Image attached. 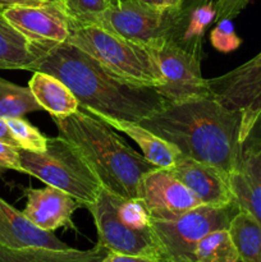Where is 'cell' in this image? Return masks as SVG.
<instances>
[{
  "label": "cell",
  "instance_id": "cell-14",
  "mask_svg": "<svg viewBox=\"0 0 261 262\" xmlns=\"http://www.w3.org/2000/svg\"><path fill=\"white\" fill-rule=\"evenodd\" d=\"M27 199L23 214L40 229L54 232L59 228H74L72 216L82 205L66 192L46 186L45 188H25Z\"/></svg>",
  "mask_w": 261,
  "mask_h": 262
},
{
  "label": "cell",
  "instance_id": "cell-10",
  "mask_svg": "<svg viewBox=\"0 0 261 262\" xmlns=\"http://www.w3.org/2000/svg\"><path fill=\"white\" fill-rule=\"evenodd\" d=\"M164 83L155 89L166 101H184L211 96L209 81L202 76L201 59L169 41L153 48Z\"/></svg>",
  "mask_w": 261,
  "mask_h": 262
},
{
  "label": "cell",
  "instance_id": "cell-15",
  "mask_svg": "<svg viewBox=\"0 0 261 262\" xmlns=\"http://www.w3.org/2000/svg\"><path fill=\"white\" fill-rule=\"evenodd\" d=\"M235 205L261 223V142L250 137L243 145L237 168L229 174Z\"/></svg>",
  "mask_w": 261,
  "mask_h": 262
},
{
  "label": "cell",
  "instance_id": "cell-21",
  "mask_svg": "<svg viewBox=\"0 0 261 262\" xmlns=\"http://www.w3.org/2000/svg\"><path fill=\"white\" fill-rule=\"evenodd\" d=\"M109 252L96 245L90 250H53L44 247H30L12 250L0 246V262H101Z\"/></svg>",
  "mask_w": 261,
  "mask_h": 262
},
{
  "label": "cell",
  "instance_id": "cell-3",
  "mask_svg": "<svg viewBox=\"0 0 261 262\" xmlns=\"http://www.w3.org/2000/svg\"><path fill=\"white\" fill-rule=\"evenodd\" d=\"M53 119L60 135L83 154L105 191L123 199H141V181L159 166L127 145L114 128L86 110Z\"/></svg>",
  "mask_w": 261,
  "mask_h": 262
},
{
  "label": "cell",
  "instance_id": "cell-8",
  "mask_svg": "<svg viewBox=\"0 0 261 262\" xmlns=\"http://www.w3.org/2000/svg\"><path fill=\"white\" fill-rule=\"evenodd\" d=\"M207 81L215 99L241 113L240 142L245 145L261 113V51L232 71Z\"/></svg>",
  "mask_w": 261,
  "mask_h": 262
},
{
  "label": "cell",
  "instance_id": "cell-26",
  "mask_svg": "<svg viewBox=\"0 0 261 262\" xmlns=\"http://www.w3.org/2000/svg\"><path fill=\"white\" fill-rule=\"evenodd\" d=\"M7 120L10 132L14 136L19 148L32 152H42L48 146V137L42 135L35 125L23 118H9Z\"/></svg>",
  "mask_w": 261,
  "mask_h": 262
},
{
  "label": "cell",
  "instance_id": "cell-32",
  "mask_svg": "<svg viewBox=\"0 0 261 262\" xmlns=\"http://www.w3.org/2000/svg\"><path fill=\"white\" fill-rule=\"evenodd\" d=\"M101 262H161V260L147 256H135V255H123V253L107 252L106 256L102 258Z\"/></svg>",
  "mask_w": 261,
  "mask_h": 262
},
{
  "label": "cell",
  "instance_id": "cell-27",
  "mask_svg": "<svg viewBox=\"0 0 261 262\" xmlns=\"http://www.w3.org/2000/svg\"><path fill=\"white\" fill-rule=\"evenodd\" d=\"M119 3L120 0H63L64 8L77 25L87 22L94 15L115 7Z\"/></svg>",
  "mask_w": 261,
  "mask_h": 262
},
{
  "label": "cell",
  "instance_id": "cell-38",
  "mask_svg": "<svg viewBox=\"0 0 261 262\" xmlns=\"http://www.w3.org/2000/svg\"><path fill=\"white\" fill-rule=\"evenodd\" d=\"M251 137H257L261 142V135H255V136H251Z\"/></svg>",
  "mask_w": 261,
  "mask_h": 262
},
{
  "label": "cell",
  "instance_id": "cell-5",
  "mask_svg": "<svg viewBox=\"0 0 261 262\" xmlns=\"http://www.w3.org/2000/svg\"><path fill=\"white\" fill-rule=\"evenodd\" d=\"M19 164L23 173L66 192L84 207L96 201L104 189L83 154L61 135L48 138L42 152L19 148Z\"/></svg>",
  "mask_w": 261,
  "mask_h": 262
},
{
  "label": "cell",
  "instance_id": "cell-12",
  "mask_svg": "<svg viewBox=\"0 0 261 262\" xmlns=\"http://www.w3.org/2000/svg\"><path fill=\"white\" fill-rule=\"evenodd\" d=\"M141 200L151 217L170 219L202 206V202L169 169L156 168L141 181Z\"/></svg>",
  "mask_w": 261,
  "mask_h": 262
},
{
  "label": "cell",
  "instance_id": "cell-34",
  "mask_svg": "<svg viewBox=\"0 0 261 262\" xmlns=\"http://www.w3.org/2000/svg\"><path fill=\"white\" fill-rule=\"evenodd\" d=\"M161 262H196L193 258L188 257V256H168V257L163 258Z\"/></svg>",
  "mask_w": 261,
  "mask_h": 262
},
{
  "label": "cell",
  "instance_id": "cell-2",
  "mask_svg": "<svg viewBox=\"0 0 261 262\" xmlns=\"http://www.w3.org/2000/svg\"><path fill=\"white\" fill-rule=\"evenodd\" d=\"M35 72L60 79L78 100L79 109L113 119L140 123L166 102L153 87L133 86L118 79L69 42L53 46Z\"/></svg>",
  "mask_w": 261,
  "mask_h": 262
},
{
  "label": "cell",
  "instance_id": "cell-4",
  "mask_svg": "<svg viewBox=\"0 0 261 262\" xmlns=\"http://www.w3.org/2000/svg\"><path fill=\"white\" fill-rule=\"evenodd\" d=\"M68 42L81 49L118 79L138 87L164 83L153 49L110 33L95 25L74 23Z\"/></svg>",
  "mask_w": 261,
  "mask_h": 262
},
{
  "label": "cell",
  "instance_id": "cell-36",
  "mask_svg": "<svg viewBox=\"0 0 261 262\" xmlns=\"http://www.w3.org/2000/svg\"><path fill=\"white\" fill-rule=\"evenodd\" d=\"M255 135H261V113L260 115H258L257 122H256V125H255V129H253L252 135L251 136H255Z\"/></svg>",
  "mask_w": 261,
  "mask_h": 262
},
{
  "label": "cell",
  "instance_id": "cell-6",
  "mask_svg": "<svg viewBox=\"0 0 261 262\" xmlns=\"http://www.w3.org/2000/svg\"><path fill=\"white\" fill-rule=\"evenodd\" d=\"M178 9H166L142 0H120L115 7L82 25H95L123 38L155 48L168 38Z\"/></svg>",
  "mask_w": 261,
  "mask_h": 262
},
{
  "label": "cell",
  "instance_id": "cell-19",
  "mask_svg": "<svg viewBox=\"0 0 261 262\" xmlns=\"http://www.w3.org/2000/svg\"><path fill=\"white\" fill-rule=\"evenodd\" d=\"M92 115L104 120L105 123H107L115 130H119V132L127 135L130 140H133L140 146L142 155L151 164L159 166V168L170 169L174 165V163H176L177 158L179 156V151L173 145H170L165 140L156 136L155 133L148 130L147 128L142 127L140 123L113 119V118L105 117V115L101 114Z\"/></svg>",
  "mask_w": 261,
  "mask_h": 262
},
{
  "label": "cell",
  "instance_id": "cell-9",
  "mask_svg": "<svg viewBox=\"0 0 261 262\" xmlns=\"http://www.w3.org/2000/svg\"><path fill=\"white\" fill-rule=\"evenodd\" d=\"M97 232V245L109 252L147 256L163 260L164 255L153 229L137 230L128 227L115 211L112 194L102 189L99 199L87 206Z\"/></svg>",
  "mask_w": 261,
  "mask_h": 262
},
{
  "label": "cell",
  "instance_id": "cell-28",
  "mask_svg": "<svg viewBox=\"0 0 261 262\" xmlns=\"http://www.w3.org/2000/svg\"><path fill=\"white\" fill-rule=\"evenodd\" d=\"M210 42L215 50L228 54L237 50L242 40L235 32L232 19H220L216 27L210 32Z\"/></svg>",
  "mask_w": 261,
  "mask_h": 262
},
{
  "label": "cell",
  "instance_id": "cell-30",
  "mask_svg": "<svg viewBox=\"0 0 261 262\" xmlns=\"http://www.w3.org/2000/svg\"><path fill=\"white\" fill-rule=\"evenodd\" d=\"M4 170L23 173L19 164V148L0 142V173Z\"/></svg>",
  "mask_w": 261,
  "mask_h": 262
},
{
  "label": "cell",
  "instance_id": "cell-24",
  "mask_svg": "<svg viewBox=\"0 0 261 262\" xmlns=\"http://www.w3.org/2000/svg\"><path fill=\"white\" fill-rule=\"evenodd\" d=\"M193 260L196 262H238L240 256L228 229H220L210 233L197 243Z\"/></svg>",
  "mask_w": 261,
  "mask_h": 262
},
{
  "label": "cell",
  "instance_id": "cell-37",
  "mask_svg": "<svg viewBox=\"0 0 261 262\" xmlns=\"http://www.w3.org/2000/svg\"><path fill=\"white\" fill-rule=\"evenodd\" d=\"M142 2L148 3V4L156 5V7H163V0H142Z\"/></svg>",
  "mask_w": 261,
  "mask_h": 262
},
{
  "label": "cell",
  "instance_id": "cell-25",
  "mask_svg": "<svg viewBox=\"0 0 261 262\" xmlns=\"http://www.w3.org/2000/svg\"><path fill=\"white\" fill-rule=\"evenodd\" d=\"M110 194H112L115 211L123 223L137 230L151 229V215L142 200L123 199L113 193Z\"/></svg>",
  "mask_w": 261,
  "mask_h": 262
},
{
  "label": "cell",
  "instance_id": "cell-17",
  "mask_svg": "<svg viewBox=\"0 0 261 262\" xmlns=\"http://www.w3.org/2000/svg\"><path fill=\"white\" fill-rule=\"evenodd\" d=\"M0 246L19 248L44 247L53 250H68L67 243L53 232H45L33 225L23 211H19L0 197Z\"/></svg>",
  "mask_w": 261,
  "mask_h": 262
},
{
  "label": "cell",
  "instance_id": "cell-16",
  "mask_svg": "<svg viewBox=\"0 0 261 262\" xmlns=\"http://www.w3.org/2000/svg\"><path fill=\"white\" fill-rule=\"evenodd\" d=\"M216 17L214 0H196L177 10L173 26L166 41L202 59L206 30Z\"/></svg>",
  "mask_w": 261,
  "mask_h": 262
},
{
  "label": "cell",
  "instance_id": "cell-13",
  "mask_svg": "<svg viewBox=\"0 0 261 262\" xmlns=\"http://www.w3.org/2000/svg\"><path fill=\"white\" fill-rule=\"evenodd\" d=\"M169 170L189 191L193 192L202 205L228 207L235 204L229 184V176L222 169L179 154Z\"/></svg>",
  "mask_w": 261,
  "mask_h": 262
},
{
  "label": "cell",
  "instance_id": "cell-35",
  "mask_svg": "<svg viewBox=\"0 0 261 262\" xmlns=\"http://www.w3.org/2000/svg\"><path fill=\"white\" fill-rule=\"evenodd\" d=\"M184 0H163V7L166 9H179Z\"/></svg>",
  "mask_w": 261,
  "mask_h": 262
},
{
  "label": "cell",
  "instance_id": "cell-11",
  "mask_svg": "<svg viewBox=\"0 0 261 262\" xmlns=\"http://www.w3.org/2000/svg\"><path fill=\"white\" fill-rule=\"evenodd\" d=\"M2 13L26 37L42 45L68 42L74 25L63 5L12 7Z\"/></svg>",
  "mask_w": 261,
  "mask_h": 262
},
{
  "label": "cell",
  "instance_id": "cell-20",
  "mask_svg": "<svg viewBox=\"0 0 261 262\" xmlns=\"http://www.w3.org/2000/svg\"><path fill=\"white\" fill-rule=\"evenodd\" d=\"M28 87L41 107L51 117H66L79 110V102L73 92L51 74L33 72Z\"/></svg>",
  "mask_w": 261,
  "mask_h": 262
},
{
  "label": "cell",
  "instance_id": "cell-22",
  "mask_svg": "<svg viewBox=\"0 0 261 262\" xmlns=\"http://www.w3.org/2000/svg\"><path fill=\"white\" fill-rule=\"evenodd\" d=\"M241 262H261V223L246 210L238 209L228 227Z\"/></svg>",
  "mask_w": 261,
  "mask_h": 262
},
{
  "label": "cell",
  "instance_id": "cell-29",
  "mask_svg": "<svg viewBox=\"0 0 261 262\" xmlns=\"http://www.w3.org/2000/svg\"><path fill=\"white\" fill-rule=\"evenodd\" d=\"M250 3L251 0H217L215 3V8H216L215 22H219L220 19H233Z\"/></svg>",
  "mask_w": 261,
  "mask_h": 262
},
{
  "label": "cell",
  "instance_id": "cell-31",
  "mask_svg": "<svg viewBox=\"0 0 261 262\" xmlns=\"http://www.w3.org/2000/svg\"><path fill=\"white\" fill-rule=\"evenodd\" d=\"M44 5H63V0H0V10L12 7H44Z\"/></svg>",
  "mask_w": 261,
  "mask_h": 262
},
{
  "label": "cell",
  "instance_id": "cell-1",
  "mask_svg": "<svg viewBox=\"0 0 261 262\" xmlns=\"http://www.w3.org/2000/svg\"><path fill=\"white\" fill-rule=\"evenodd\" d=\"M140 124L173 145L181 155L216 166L228 176L241 161V113L212 95L166 101Z\"/></svg>",
  "mask_w": 261,
  "mask_h": 262
},
{
  "label": "cell",
  "instance_id": "cell-18",
  "mask_svg": "<svg viewBox=\"0 0 261 262\" xmlns=\"http://www.w3.org/2000/svg\"><path fill=\"white\" fill-rule=\"evenodd\" d=\"M55 45H42L26 37L0 10V69L35 72L41 59Z\"/></svg>",
  "mask_w": 261,
  "mask_h": 262
},
{
  "label": "cell",
  "instance_id": "cell-23",
  "mask_svg": "<svg viewBox=\"0 0 261 262\" xmlns=\"http://www.w3.org/2000/svg\"><path fill=\"white\" fill-rule=\"evenodd\" d=\"M44 110L31 92L30 87L17 84L0 78V117L23 118L28 113Z\"/></svg>",
  "mask_w": 261,
  "mask_h": 262
},
{
  "label": "cell",
  "instance_id": "cell-33",
  "mask_svg": "<svg viewBox=\"0 0 261 262\" xmlns=\"http://www.w3.org/2000/svg\"><path fill=\"white\" fill-rule=\"evenodd\" d=\"M0 142L12 146V147L19 148V145H18V142L15 141L14 136L10 132V128L9 125H8L7 120L2 117H0Z\"/></svg>",
  "mask_w": 261,
  "mask_h": 262
},
{
  "label": "cell",
  "instance_id": "cell-39",
  "mask_svg": "<svg viewBox=\"0 0 261 262\" xmlns=\"http://www.w3.org/2000/svg\"><path fill=\"white\" fill-rule=\"evenodd\" d=\"M217 2V0H214V3H216Z\"/></svg>",
  "mask_w": 261,
  "mask_h": 262
},
{
  "label": "cell",
  "instance_id": "cell-7",
  "mask_svg": "<svg viewBox=\"0 0 261 262\" xmlns=\"http://www.w3.org/2000/svg\"><path fill=\"white\" fill-rule=\"evenodd\" d=\"M238 209L235 204L228 207L202 205L170 219L151 217V229L163 251L164 258L168 256L193 258L197 243L215 230L228 229Z\"/></svg>",
  "mask_w": 261,
  "mask_h": 262
}]
</instances>
